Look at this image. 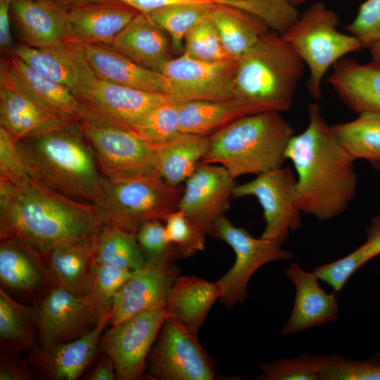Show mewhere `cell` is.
I'll return each instance as SVG.
<instances>
[{"mask_svg":"<svg viewBox=\"0 0 380 380\" xmlns=\"http://www.w3.org/2000/svg\"><path fill=\"white\" fill-rule=\"evenodd\" d=\"M308 114L307 127L292 137L286 157L296 172L299 209L327 221L343 213L355 196V160L336 138L319 105L310 104Z\"/></svg>","mask_w":380,"mask_h":380,"instance_id":"cell-1","label":"cell"},{"mask_svg":"<svg viewBox=\"0 0 380 380\" xmlns=\"http://www.w3.org/2000/svg\"><path fill=\"white\" fill-rule=\"evenodd\" d=\"M104 225L91 203L32 178L15 185L0 179V238H16L45 258L54 248L96 235Z\"/></svg>","mask_w":380,"mask_h":380,"instance_id":"cell-2","label":"cell"},{"mask_svg":"<svg viewBox=\"0 0 380 380\" xmlns=\"http://www.w3.org/2000/svg\"><path fill=\"white\" fill-rule=\"evenodd\" d=\"M17 144L35 180L77 201L96 205L101 200L104 177L80 122H64Z\"/></svg>","mask_w":380,"mask_h":380,"instance_id":"cell-3","label":"cell"},{"mask_svg":"<svg viewBox=\"0 0 380 380\" xmlns=\"http://www.w3.org/2000/svg\"><path fill=\"white\" fill-rule=\"evenodd\" d=\"M294 130L277 111L242 117L210 136V146L201 160L219 164L234 179L260 175L283 165Z\"/></svg>","mask_w":380,"mask_h":380,"instance_id":"cell-4","label":"cell"},{"mask_svg":"<svg viewBox=\"0 0 380 380\" xmlns=\"http://www.w3.org/2000/svg\"><path fill=\"white\" fill-rule=\"evenodd\" d=\"M304 66L283 36L270 30L238 59L235 98L260 112L286 111L293 106Z\"/></svg>","mask_w":380,"mask_h":380,"instance_id":"cell-5","label":"cell"},{"mask_svg":"<svg viewBox=\"0 0 380 380\" xmlns=\"http://www.w3.org/2000/svg\"><path fill=\"white\" fill-rule=\"evenodd\" d=\"M182 185L172 186L156 173L103 181V195L94 205L104 224L137 232L148 220L165 221L179 210Z\"/></svg>","mask_w":380,"mask_h":380,"instance_id":"cell-6","label":"cell"},{"mask_svg":"<svg viewBox=\"0 0 380 380\" xmlns=\"http://www.w3.org/2000/svg\"><path fill=\"white\" fill-rule=\"evenodd\" d=\"M338 23L334 12L316 2L281 34L309 68L307 87L315 101L321 98L322 80L330 67L363 48L356 37L340 32Z\"/></svg>","mask_w":380,"mask_h":380,"instance_id":"cell-7","label":"cell"},{"mask_svg":"<svg viewBox=\"0 0 380 380\" xmlns=\"http://www.w3.org/2000/svg\"><path fill=\"white\" fill-rule=\"evenodd\" d=\"M208 234L227 243L235 253L233 266L217 281L222 291L219 300L228 309L246 301L250 279L260 267L293 258L281 243L255 238L244 228L234 226L224 215L214 223Z\"/></svg>","mask_w":380,"mask_h":380,"instance_id":"cell-8","label":"cell"},{"mask_svg":"<svg viewBox=\"0 0 380 380\" xmlns=\"http://www.w3.org/2000/svg\"><path fill=\"white\" fill-rule=\"evenodd\" d=\"M149 379L213 380L215 363L193 333L166 318L146 360Z\"/></svg>","mask_w":380,"mask_h":380,"instance_id":"cell-9","label":"cell"},{"mask_svg":"<svg viewBox=\"0 0 380 380\" xmlns=\"http://www.w3.org/2000/svg\"><path fill=\"white\" fill-rule=\"evenodd\" d=\"M104 177L124 179L156 172L153 146L130 131L89 118L80 122Z\"/></svg>","mask_w":380,"mask_h":380,"instance_id":"cell-10","label":"cell"},{"mask_svg":"<svg viewBox=\"0 0 380 380\" xmlns=\"http://www.w3.org/2000/svg\"><path fill=\"white\" fill-rule=\"evenodd\" d=\"M296 175L290 167H279L246 183L236 184L233 197H255L263 210L261 238L283 245L290 232L301 228L302 212L296 201Z\"/></svg>","mask_w":380,"mask_h":380,"instance_id":"cell-11","label":"cell"},{"mask_svg":"<svg viewBox=\"0 0 380 380\" xmlns=\"http://www.w3.org/2000/svg\"><path fill=\"white\" fill-rule=\"evenodd\" d=\"M237 61L196 60L182 53L163 65L160 72L167 79L166 96L175 103L220 101L234 98Z\"/></svg>","mask_w":380,"mask_h":380,"instance_id":"cell-12","label":"cell"},{"mask_svg":"<svg viewBox=\"0 0 380 380\" xmlns=\"http://www.w3.org/2000/svg\"><path fill=\"white\" fill-rule=\"evenodd\" d=\"M166 319L165 308L146 310L102 334L99 349L113 362L117 379L137 380L144 374L149 351Z\"/></svg>","mask_w":380,"mask_h":380,"instance_id":"cell-13","label":"cell"},{"mask_svg":"<svg viewBox=\"0 0 380 380\" xmlns=\"http://www.w3.org/2000/svg\"><path fill=\"white\" fill-rule=\"evenodd\" d=\"M98 312L86 296L52 286L37 306V348L47 350L78 338L99 322Z\"/></svg>","mask_w":380,"mask_h":380,"instance_id":"cell-14","label":"cell"},{"mask_svg":"<svg viewBox=\"0 0 380 380\" xmlns=\"http://www.w3.org/2000/svg\"><path fill=\"white\" fill-rule=\"evenodd\" d=\"M93 118L110 122L133 133L154 108L166 101L165 95L115 84L96 77L75 94Z\"/></svg>","mask_w":380,"mask_h":380,"instance_id":"cell-15","label":"cell"},{"mask_svg":"<svg viewBox=\"0 0 380 380\" xmlns=\"http://www.w3.org/2000/svg\"><path fill=\"white\" fill-rule=\"evenodd\" d=\"M175 260L170 257L148 260L143 267L134 270L114 298L109 324L141 312L164 308L180 273Z\"/></svg>","mask_w":380,"mask_h":380,"instance_id":"cell-16","label":"cell"},{"mask_svg":"<svg viewBox=\"0 0 380 380\" xmlns=\"http://www.w3.org/2000/svg\"><path fill=\"white\" fill-rule=\"evenodd\" d=\"M236 184L223 166L200 163L185 181L179 210L208 234L227 210Z\"/></svg>","mask_w":380,"mask_h":380,"instance_id":"cell-17","label":"cell"},{"mask_svg":"<svg viewBox=\"0 0 380 380\" xmlns=\"http://www.w3.org/2000/svg\"><path fill=\"white\" fill-rule=\"evenodd\" d=\"M0 72L15 88L62 120L80 122L87 118L70 88L39 75L14 54L1 61Z\"/></svg>","mask_w":380,"mask_h":380,"instance_id":"cell-18","label":"cell"},{"mask_svg":"<svg viewBox=\"0 0 380 380\" xmlns=\"http://www.w3.org/2000/svg\"><path fill=\"white\" fill-rule=\"evenodd\" d=\"M110 312L103 315L88 333L75 340L58 344L47 350L36 348L30 353V362L37 375L49 380H77L94 357Z\"/></svg>","mask_w":380,"mask_h":380,"instance_id":"cell-19","label":"cell"},{"mask_svg":"<svg viewBox=\"0 0 380 380\" xmlns=\"http://www.w3.org/2000/svg\"><path fill=\"white\" fill-rule=\"evenodd\" d=\"M285 272L295 286L296 296L291 315L281 329L282 335H293L338 318L337 292H326L313 271L307 272L293 262Z\"/></svg>","mask_w":380,"mask_h":380,"instance_id":"cell-20","label":"cell"},{"mask_svg":"<svg viewBox=\"0 0 380 380\" xmlns=\"http://www.w3.org/2000/svg\"><path fill=\"white\" fill-rule=\"evenodd\" d=\"M73 43L97 77L127 87L167 95L168 83L161 72L137 64L111 46Z\"/></svg>","mask_w":380,"mask_h":380,"instance_id":"cell-21","label":"cell"},{"mask_svg":"<svg viewBox=\"0 0 380 380\" xmlns=\"http://www.w3.org/2000/svg\"><path fill=\"white\" fill-rule=\"evenodd\" d=\"M13 52L35 72L70 88L74 94L96 77L73 42L43 48L23 44L14 48Z\"/></svg>","mask_w":380,"mask_h":380,"instance_id":"cell-22","label":"cell"},{"mask_svg":"<svg viewBox=\"0 0 380 380\" xmlns=\"http://www.w3.org/2000/svg\"><path fill=\"white\" fill-rule=\"evenodd\" d=\"M0 281L8 289L29 295L48 292L53 286L42 254L12 237H1Z\"/></svg>","mask_w":380,"mask_h":380,"instance_id":"cell-23","label":"cell"},{"mask_svg":"<svg viewBox=\"0 0 380 380\" xmlns=\"http://www.w3.org/2000/svg\"><path fill=\"white\" fill-rule=\"evenodd\" d=\"M11 13L25 45L43 48L69 41L67 11L52 0H13Z\"/></svg>","mask_w":380,"mask_h":380,"instance_id":"cell-24","label":"cell"},{"mask_svg":"<svg viewBox=\"0 0 380 380\" xmlns=\"http://www.w3.org/2000/svg\"><path fill=\"white\" fill-rule=\"evenodd\" d=\"M67 13L70 25L68 42L109 46L139 13L116 0L75 8Z\"/></svg>","mask_w":380,"mask_h":380,"instance_id":"cell-25","label":"cell"},{"mask_svg":"<svg viewBox=\"0 0 380 380\" xmlns=\"http://www.w3.org/2000/svg\"><path fill=\"white\" fill-rule=\"evenodd\" d=\"M328 82L339 99L359 113H380V65L342 58L333 65Z\"/></svg>","mask_w":380,"mask_h":380,"instance_id":"cell-26","label":"cell"},{"mask_svg":"<svg viewBox=\"0 0 380 380\" xmlns=\"http://www.w3.org/2000/svg\"><path fill=\"white\" fill-rule=\"evenodd\" d=\"M64 122H68L18 90L0 72V124L16 141L40 135Z\"/></svg>","mask_w":380,"mask_h":380,"instance_id":"cell-27","label":"cell"},{"mask_svg":"<svg viewBox=\"0 0 380 380\" xmlns=\"http://www.w3.org/2000/svg\"><path fill=\"white\" fill-rule=\"evenodd\" d=\"M222 295L217 281L179 276L165 305L166 318L197 334L212 306Z\"/></svg>","mask_w":380,"mask_h":380,"instance_id":"cell-28","label":"cell"},{"mask_svg":"<svg viewBox=\"0 0 380 380\" xmlns=\"http://www.w3.org/2000/svg\"><path fill=\"white\" fill-rule=\"evenodd\" d=\"M110 46L137 64L158 72L172 58L168 34L141 13L118 34Z\"/></svg>","mask_w":380,"mask_h":380,"instance_id":"cell-29","label":"cell"},{"mask_svg":"<svg viewBox=\"0 0 380 380\" xmlns=\"http://www.w3.org/2000/svg\"><path fill=\"white\" fill-rule=\"evenodd\" d=\"M153 146V165L170 186H177L195 171L207 153L210 136L178 132Z\"/></svg>","mask_w":380,"mask_h":380,"instance_id":"cell-30","label":"cell"},{"mask_svg":"<svg viewBox=\"0 0 380 380\" xmlns=\"http://www.w3.org/2000/svg\"><path fill=\"white\" fill-rule=\"evenodd\" d=\"M98 234L58 246L46 255L53 286L85 296L94 262Z\"/></svg>","mask_w":380,"mask_h":380,"instance_id":"cell-31","label":"cell"},{"mask_svg":"<svg viewBox=\"0 0 380 380\" xmlns=\"http://www.w3.org/2000/svg\"><path fill=\"white\" fill-rule=\"evenodd\" d=\"M179 132L203 136L213 133L248 115L261 113L237 98L177 103Z\"/></svg>","mask_w":380,"mask_h":380,"instance_id":"cell-32","label":"cell"},{"mask_svg":"<svg viewBox=\"0 0 380 380\" xmlns=\"http://www.w3.org/2000/svg\"><path fill=\"white\" fill-rule=\"evenodd\" d=\"M210 18L227 55L235 61L270 30L257 16L224 4L216 3Z\"/></svg>","mask_w":380,"mask_h":380,"instance_id":"cell-33","label":"cell"},{"mask_svg":"<svg viewBox=\"0 0 380 380\" xmlns=\"http://www.w3.org/2000/svg\"><path fill=\"white\" fill-rule=\"evenodd\" d=\"M37 307L23 305L0 289L1 351L32 352L38 346Z\"/></svg>","mask_w":380,"mask_h":380,"instance_id":"cell-34","label":"cell"},{"mask_svg":"<svg viewBox=\"0 0 380 380\" xmlns=\"http://www.w3.org/2000/svg\"><path fill=\"white\" fill-rule=\"evenodd\" d=\"M334 134L355 160H367L380 170V113L364 112L350 121L331 126Z\"/></svg>","mask_w":380,"mask_h":380,"instance_id":"cell-35","label":"cell"},{"mask_svg":"<svg viewBox=\"0 0 380 380\" xmlns=\"http://www.w3.org/2000/svg\"><path fill=\"white\" fill-rule=\"evenodd\" d=\"M94 260L127 270H137L147 262L137 232L104 224L97 236Z\"/></svg>","mask_w":380,"mask_h":380,"instance_id":"cell-36","label":"cell"},{"mask_svg":"<svg viewBox=\"0 0 380 380\" xmlns=\"http://www.w3.org/2000/svg\"><path fill=\"white\" fill-rule=\"evenodd\" d=\"M367 241L346 256L318 265L313 272L319 280L339 292L350 277L367 262L380 255V215L371 219L366 227Z\"/></svg>","mask_w":380,"mask_h":380,"instance_id":"cell-37","label":"cell"},{"mask_svg":"<svg viewBox=\"0 0 380 380\" xmlns=\"http://www.w3.org/2000/svg\"><path fill=\"white\" fill-rule=\"evenodd\" d=\"M212 0L164 7L146 15L170 37L174 51H184L187 34L201 21L210 16L215 5Z\"/></svg>","mask_w":380,"mask_h":380,"instance_id":"cell-38","label":"cell"},{"mask_svg":"<svg viewBox=\"0 0 380 380\" xmlns=\"http://www.w3.org/2000/svg\"><path fill=\"white\" fill-rule=\"evenodd\" d=\"M133 272L134 270L120 269L94 260L85 296L92 303L100 317L110 312L115 295L131 277Z\"/></svg>","mask_w":380,"mask_h":380,"instance_id":"cell-39","label":"cell"},{"mask_svg":"<svg viewBox=\"0 0 380 380\" xmlns=\"http://www.w3.org/2000/svg\"><path fill=\"white\" fill-rule=\"evenodd\" d=\"M316 355L320 380H380V361L376 356L352 360L340 355Z\"/></svg>","mask_w":380,"mask_h":380,"instance_id":"cell-40","label":"cell"},{"mask_svg":"<svg viewBox=\"0 0 380 380\" xmlns=\"http://www.w3.org/2000/svg\"><path fill=\"white\" fill-rule=\"evenodd\" d=\"M248 12L264 21L268 27L281 34L299 18L288 0H228L219 2Z\"/></svg>","mask_w":380,"mask_h":380,"instance_id":"cell-41","label":"cell"},{"mask_svg":"<svg viewBox=\"0 0 380 380\" xmlns=\"http://www.w3.org/2000/svg\"><path fill=\"white\" fill-rule=\"evenodd\" d=\"M183 53L196 60L217 62L231 59L222 46L210 16L198 23L186 36Z\"/></svg>","mask_w":380,"mask_h":380,"instance_id":"cell-42","label":"cell"},{"mask_svg":"<svg viewBox=\"0 0 380 380\" xmlns=\"http://www.w3.org/2000/svg\"><path fill=\"white\" fill-rule=\"evenodd\" d=\"M179 132V106L167 99L154 108L134 129L133 133L155 145Z\"/></svg>","mask_w":380,"mask_h":380,"instance_id":"cell-43","label":"cell"},{"mask_svg":"<svg viewBox=\"0 0 380 380\" xmlns=\"http://www.w3.org/2000/svg\"><path fill=\"white\" fill-rule=\"evenodd\" d=\"M257 380H320L316 355L302 353L292 359L283 358L258 365Z\"/></svg>","mask_w":380,"mask_h":380,"instance_id":"cell-44","label":"cell"},{"mask_svg":"<svg viewBox=\"0 0 380 380\" xmlns=\"http://www.w3.org/2000/svg\"><path fill=\"white\" fill-rule=\"evenodd\" d=\"M165 227L167 243L175 248L180 258L191 257L204 249L206 234L183 212L178 210L169 215Z\"/></svg>","mask_w":380,"mask_h":380,"instance_id":"cell-45","label":"cell"},{"mask_svg":"<svg viewBox=\"0 0 380 380\" xmlns=\"http://www.w3.org/2000/svg\"><path fill=\"white\" fill-rule=\"evenodd\" d=\"M32 178L17 141L0 127V179L21 185Z\"/></svg>","mask_w":380,"mask_h":380,"instance_id":"cell-46","label":"cell"},{"mask_svg":"<svg viewBox=\"0 0 380 380\" xmlns=\"http://www.w3.org/2000/svg\"><path fill=\"white\" fill-rule=\"evenodd\" d=\"M363 48L371 49L380 42V0H366L354 20L346 26Z\"/></svg>","mask_w":380,"mask_h":380,"instance_id":"cell-47","label":"cell"},{"mask_svg":"<svg viewBox=\"0 0 380 380\" xmlns=\"http://www.w3.org/2000/svg\"><path fill=\"white\" fill-rule=\"evenodd\" d=\"M139 246L147 260L163 258H179L173 246L167 243L165 227L159 220L142 223L137 231Z\"/></svg>","mask_w":380,"mask_h":380,"instance_id":"cell-48","label":"cell"},{"mask_svg":"<svg viewBox=\"0 0 380 380\" xmlns=\"http://www.w3.org/2000/svg\"><path fill=\"white\" fill-rule=\"evenodd\" d=\"M19 352L1 353L0 380H32L37 375L32 365Z\"/></svg>","mask_w":380,"mask_h":380,"instance_id":"cell-49","label":"cell"},{"mask_svg":"<svg viewBox=\"0 0 380 380\" xmlns=\"http://www.w3.org/2000/svg\"><path fill=\"white\" fill-rule=\"evenodd\" d=\"M137 11L139 13L148 15L166 6L189 3H197L204 0H116Z\"/></svg>","mask_w":380,"mask_h":380,"instance_id":"cell-50","label":"cell"},{"mask_svg":"<svg viewBox=\"0 0 380 380\" xmlns=\"http://www.w3.org/2000/svg\"><path fill=\"white\" fill-rule=\"evenodd\" d=\"M13 0H0V46L3 51L11 49V7Z\"/></svg>","mask_w":380,"mask_h":380,"instance_id":"cell-51","label":"cell"},{"mask_svg":"<svg viewBox=\"0 0 380 380\" xmlns=\"http://www.w3.org/2000/svg\"><path fill=\"white\" fill-rule=\"evenodd\" d=\"M88 380H115L117 379L113 360L106 354L100 358L96 367L89 374Z\"/></svg>","mask_w":380,"mask_h":380,"instance_id":"cell-52","label":"cell"},{"mask_svg":"<svg viewBox=\"0 0 380 380\" xmlns=\"http://www.w3.org/2000/svg\"><path fill=\"white\" fill-rule=\"evenodd\" d=\"M57 5L64 8L66 11L90 5L93 4H98L108 1L110 0H52Z\"/></svg>","mask_w":380,"mask_h":380,"instance_id":"cell-53","label":"cell"},{"mask_svg":"<svg viewBox=\"0 0 380 380\" xmlns=\"http://www.w3.org/2000/svg\"><path fill=\"white\" fill-rule=\"evenodd\" d=\"M373 61L380 65V42L370 49Z\"/></svg>","mask_w":380,"mask_h":380,"instance_id":"cell-54","label":"cell"},{"mask_svg":"<svg viewBox=\"0 0 380 380\" xmlns=\"http://www.w3.org/2000/svg\"><path fill=\"white\" fill-rule=\"evenodd\" d=\"M307 0H288V1L294 7L297 5L301 4L305 2Z\"/></svg>","mask_w":380,"mask_h":380,"instance_id":"cell-55","label":"cell"},{"mask_svg":"<svg viewBox=\"0 0 380 380\" xmlns=\"http://www.w3.org/2000/svg\"><path fill=\"white\" fill-rule=\"evenodd\" d=\"M212 1H215V3H218L220 1H228V0H212Z\"/></svg>","mask_w":380,"mask_h":380,"instance_id":"cell-56","label":"cell"},{"mask_svg":"<svg viewBox=\"0 0 380 380\" xmlns=\"http://www.w3.org/2000/svg\"><path fill=\"white\" fill-rule=\"evenodd\" d=\"M376 357H378L379 358H380V349L378 351V353L376 355Z\"/></svg>","mask_w":380,"mask_h":380,"instance_id":"cell-57","label":"cell"}]
</instances>
